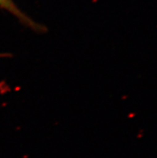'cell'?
I'll return each mask as SVG.
<instances>
[{"mask_svg": "<svg viewBox=\"0 0 157 158\" xmlns=\"http://www.w3.org/2000/svg\"><path fill=\"white\" fill-rule=\"evenodd\" d=\"M0 7L10 13L15 17L24 26L30 28L32 31L37 33H43L46 32L47 28L42 25L35 22L27 15L23 11L20 10L18 6L14 2L13 0H0Z\"/></svg>", "mask_w": 157, "mask_h": 158, "instance_id": "cell-1", "label": "cell"}, {"mask_svg": "<svg viewBox=\"0 0 157 158\" xmlns=\"http://www.w3.org/2000/svg\"><path fill=\"white\" fill-rule=\"evenodd\" d=\"M10 56H11V55L9 54V53H0V59L9 58Z\"/></svg>", "mask_w": 157, "mask_h": 158, "instance_id": "cell-2", "label": "cell"}]
</instances>
